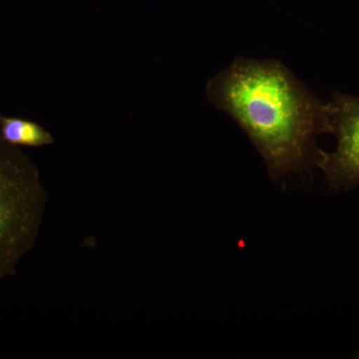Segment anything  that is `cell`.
<instances>
[{
    "label": "cell",
    "mask_w": 359,
    "mask_h": 359,
    "mask_svg": "<svg viewBox=\"0 0 359 359\" xmlns=\"http://www.w3.org/2000/svg\"><path fill=\"white\" fill-rule=\"evenodd\" d=\"M205 94L249 137L271 179L316 166V138L330 133L327 102L280 61L237 57L210 79Z\"/></svg>",
    "instance_id": "obj_1"
},
{
    "label": "cell",
    "mask_w": 359,
    "mask_h": 359,
    "mask_svg": "<svg viewBox=\"0 0 359 359\" xmlns=\"http://www.w3.org/2000/svg\"><path fill=\"white\" fill-rule=\"evenodd\" d=\"M47 200L34 163L0 134V280L36 244Z\"/></svg>",
    "instance_id": "obj_2"
},
{
    "label": "cell",
    "mask_w": 359,
    "mask_h": 359,
    "mask_svg": "<svg viewBox=\"0 0 359 359\" xmlns=\"http://www.w3.org/2000/svg\"><path fill=\"white\" fill-rule=\"evenodd\" d=\"M330 133L337 136L334 152L321 151L316 167L330 188L351 190L359 186V97L332 94L327 102Z\"/></svg>",
    "instance_id": "obj_3"
},
{
    "label": "cell",
    "mask_w": 359,
    "mask_h": 359,
    "mask_svg": "<svg viewBox=\"0 0 359 359\" xmlns=\"http://www.w3.org/2000/svg\"><path fill=\"white\" fill-rule=\"evenodd\" d=\"M0 134L4 140L18 147H44L54 143L50 132L22 118L0 115Z\"/></svg>",
    "instance_id": "obj_4"
}]
</instances>
